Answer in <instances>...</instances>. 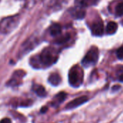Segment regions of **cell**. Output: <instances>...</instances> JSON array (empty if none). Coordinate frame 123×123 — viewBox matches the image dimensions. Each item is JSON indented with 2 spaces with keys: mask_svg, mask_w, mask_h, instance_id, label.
<instances>
[{
  "mask_svg": "<svg viewBox=\"0 0 123 123\" xmlns=\"http://www.w3.org/2000/svg\"><path fill=\"white\" fill-rule=\"evenodd\" d=\"M58 59V52L53 48L48 47L44 48L39 54L32 56L30 60V63L34 68L43 69L55 64Z\"/></svg>",
  "mask_w": 123,
  "mask_h": 123,
  "instance_id": "cell-1",
  "label": "cell"
},
{
  "mask_svg": "<svg viewBox=\"0 0 123 123\" xmlns=\"http://www.w3.org/2000/svg\"><path fill=\"white\" fill-rule=\"evenodd\" d=\"M20 16L19 14L4 17L0 21V33L8 35L13 32L19 25Z\"/></svg>",
  "mask_w": 123,
  "mask_h": 123,
  "instance_id": "cell-2",
  "label": "cell"
},
{
  "mask_svg": "<svg viewBox=\"0 0 123 123\" xmlns=\"http://www.w3.org/2000/svg\"><path fill=\"white\" fill-rule=\"evenodd\" d=\"M84 74L83 69L79 65H75L69 70L68 83L73 88H79L84 82Z\"/></svg>",
  "mask_w": 123,
  "mask_h": 123,
  "instance_id": "cell-3",
  "label": "cell"
},
{
  "mask_svg": "<svg viewBox=\"0 0 123 123\" xmlns=\"http://www.w3.org/2000/svg\"><path fill=\"white\" fill-rule=\"evenodd\" d=\"M39 43H40L39 39L34 35L27 38L22 44V45L19 48L18 55H17L18 58H21L22 57L26 55L28 53H30L34 48H35L37 47V45L39 44Z\"/></svg>",
  "mask_w": 123,
  "mask_h": 123,
  "instance_id": "cell-4",
  "label": "cell"
},
{
  "mask_svg": "<svg viewBox=\"0 0 123 123\" xmlns=\"http://www.w3.org/2000/svg\"><path fill=\"white\" fill-rule=\"evenodd\" d=\"M99 60V49L96 46H93L87 52L81 61V64L85 68L94 66Z\"/></svg>",
  "mask_w": 123,
  "mask_h": 123,
  "instance_id": "cell-5",
  "label": "cell"
},
{
  "mask_svg": "<svg viewBox=\"0 0 123 123\" xmlns=\"http://www.w3.org/2000/svg\"><path fill=\"white\" fill-rule=\"evenodd\" d=\"M25 76V72L22 70L15 71L12 74L11 79L7 81L6 86L9 87H17L22 84L24 76Z\"/></svg>",
  "mask_w": 123,
  "mask_h": 123,
  "instance_id": "cell-6",
  "label": "cell"
},
{
  "mask_svg": "<svg viewBox=\"0 0 123 123\" xmlns=\"http://www.w3.org/2000/svg\"><path fill=\"white\" fill-rule=\"evenodd\" d=\"M89 101V97L88 96H86V95L80 96V97L73 99L70 102H68L66 105L65 110H71L76 109V108L87 103Z\"/></svg>",
  "mask_w": 123,
  "mask_h": 123,
  "instance_id": "cell-7",
  "label": "cell"
},
{
  "mask_svg": "<svg viewBox=\"0 0 123 123\" xmlns=\"http://www.w3.org/2000/svg\"><path fill=\"white\" fill-rule=\"evenodd\" d=\"M91 31L94 35L101 36L104 33V24L101 19L96 20L91 26Z\"/></svg>",
  "mask_w": 123,
  "mask_h": 123,
  "instance_id": "cell-8",
  "label": "cell"
},
{
  "mask_svg": "<svg viewBox=\"0 0 123 123\" xmlns=\"http://www.w3.org/2000/svg\"><path fill=\"white\" fill-rule=\"evenodd\" d=\"M68 94L64 92H61L55 95L51 100V105L54 107H58L67 98Z\"/></svg>",
  "mask_w": 123,
  "mask_h": 123,
  "instance_id": "cell-9",
  "label": "cell"
},
{
  "mask_svg": "<svg viewBox=\"0 0 123 123\" xmlns=\"http://www.w3.org/2000/svg\"><path fill=\"white\" fill-rule=\"evenodd\" d=\"M70 13H71V16L76 19H83V18H84V17L86 15V12L84 9H82L81 8H79L77 6H76V8H74V9H71Z\"/></svg>",
  "mask_w": 123,
  "mask_h": 123,
  "instance_id": "cell-10",
  "label": "cell"
},
{
  "mask_svg": "<svg viewBox=\"0 0 123 123\" xmlns=\"http://www.w3.org/2000/svg\"><path fill=\"white\" fill-rule=\"evenodd\" d=\"M49 84L53 86H58L61 83V77L58 73L51 74L48 79Z\"/></svg>",
  "mask_w": 123,
  "mask_h": 123,
  "instance_id": "cell-11",
  "label": "cell"
},
{
  "mask_svg": "<svg viewBox=\"0 0 123 123\" xmlns=\"http://www.w3.org/2000/svg\"><path fill=\"white\" fill-rule=\"evenodd\" d=\"M61 32H62L61 26L58 23H54L49 27V33L53 37H58L61 35Z\"/></svg>",
  "mask_w": 123,
  "mask_h": 123,
  "instance_id": "cell-12",
  "label": "cell"
},
{
  "mask_svg": "<svg viewBox=\"0 0 123 123\" xmlns=\"http://www.w3.org/2000/svg\"><path fill=\"white\" fill-rule=\"evenodd\" d=\"M32 91L37 94V96L40 97H45L47 96V92L43 86L40 84H33L32 86Z\"/></svg>",
  "mask_w": 123,
  "mask_h": 123,
  "instance_id": "cell-13",
  "label": "cell"
},
{
  "mask_svg": "<svg viewBox=\"0 0 123 123\" xmlns=\"http://www.w3.org/2000/svg\"><path fill=\"white\" fill-rule=\"evenodd\" d=\"M97 3V0H75V4L77 7L83 9L84 7H87L92 6Z\"/></svg>",
  "mask_w": 123,
  "mask_h": 123,
  "instance_id": "cell-14",
  "label": "cell"
},
{
  "mask_svg": "<svg viewBox=\"0 0 123 123\" xmlns=\"http://www.w3.org/2000/svg\"><path fill=\"white\" fill-rule=\"evenodd\" d=\"M114 80L123 83V66H117L116 67Z\"/></svg>",
  "mask_w": 123,
  "mask_h": 123,
  "instance_id": "cell-15",
  "label": "cell"
},
{
  "mask_svg": "<svg viewBox=\"0 0 123 123\" xmlns=\"http://www.w3.org/2000/svg\"><path fill=\"white\" fill-rule=\"evenodd\" d=\"M117 24L115 22H110L107 24L106 32L108 35H113L117 32Z\"/></svg>",
  "mask_w": 123,
  "mask_h": 123,
  "instance_id": "cell-16",
  "label": "cell"
},
{
  "mask_svg": "<svg viewBox=\"0 0 123 123\" xmlns=\"http://www.w3.org/2000/svg\"><path fill=\"white\" fill-rule=\"evenodd\" d=\"M70 39V35H59V37L57 38L56 40V43L58 44H63L66 42L68 41Z\"/></svg>",
  "mask_w": 123,
  "mask_h": 123,
  "instance_id": "cell-17",
  "label": "cell"
},
{
  "mask_svg": "<svg viewBox=\"0 0 123 123\" xmlns=\"http://www.w3.org/2000/svg\"><path fill=\"white\" fill-rule=\"evenodd\" d=\"M115 14L117 17H121L123 15V2L121 1L117 4L115 7Z\"/></svg>",
  "mask_w": 123,
  "mask_h": 123,
  "instance_id": "cell-18",
  "label": "cell"
},
{
  "mask_svg": "<svg viewBox=\"0 0 123 123\" xmlns=\"http://www.w3.org/2000/svg\"><path fill=\"white\" fill-rule=\"evenodd\" d=\"M116 54H117V57L118 59L123 60V45L121 46L119 49H117Z\"/></svg>",
  "mask_w": 123,
  "mask_h": 123,
  "instance_id": "cell-19",
  "label": "cell"
},
{
  "mask_svg": "<svg viewBox=\"0 0 123 123\" xmlns=\"http://www.w3.org/2000/svg\"><path fill=\"white\" fill-rule=\"evenodd\" d=\"M121 87H120V86H119V85H115V86H114L112 88V92H117L118 90H120L119 89H120Z\"/></svg>",
  "mask_w": 123,
  "mask_h": 123,
  "instance_id": "cell-20",
  "label": "cell"
},
{
  "mask_svg": "<svg viewBox=\"0 0 123 123\" xmlns=\"http://www.w3.org/2000/svg\"><path fill=\"white\" fill-rule=\"evenodd\" d=\"M0 123H11V120L9 118H4L0 121Z\"/></svg>",
  "mask_w": 123,
  "mask_h": 123,
  "instance_id": "cell-21",
  "label": "cell"
},
{
  "mask_svg": "<svg viewBox=\"0 0 123 123\" xmlns=\"http://www.w3.org/2000/svg\"><path fill=\"white\" fill-rule=\"evenodd\" d=\"M47 110H48V108H47L46 107H43V108L41 109L40 112H41V113H45V112H47Z\"/></svg>",
  "mask_w": 123,
  "mask_h": 123,
  "instance_id": "cell-22",
  "label": "cell"
},
{
  "mask_svg": "<svg viewBox=\"0 0 123 123\" xmlns=\"http://www.w3.org/2000/svg\"><path fill=\"white\" fill-rule=\"evenodd\" d=\"M121 23H122V25H123V20H122V21H121Z\"/></svg>",
  "mask_w": 123,
  "mask_h": 123,
  "instance_id": "cell-23",
  "label": "cell"
},
{
  "mask_svg": "<svg viewBox=\"0 0 123 123\" xmlns=\"http://www.w3.org/2000/svg\"><path fill=\"white\" fill-rule=\"evenodd\" d=\"M17 1H25V0H17Z\"/></svg>",
  "mask_w": 123,
  "mask_h": 123,
  "instance_id": "cell-24",
  "label": "cell"
}]
</instances>
